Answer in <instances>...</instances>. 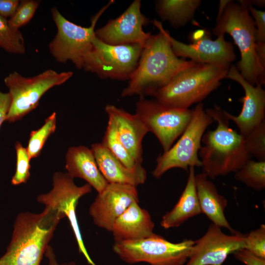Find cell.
<instances>
[{"label":"cell","mask_w":265,"mask_h":265,"mask_svg":"<svg viewBox=\"0 0 265 265\" xmlns=\"http://www.w3.org/2000/svg\"><path fill=\"white\" fill-rule=\"evenodd\" d=\"M221 228L210 225L206 233L194 241L186 265H222L230 254L244 248L245 234L236 231L227 235Z\"/></svg>","instance_id":"15"},{"label":"cell","mask_w":265,"mask_h":265,"mask_svg":"<svg viewBox=\"0 0 265 265\" xmlns=\"http://www.w3.org/2000/svg\"><path fill=\"white\" fill-rule=\"evenodd\" d=\"M235 258L246 265H265V259L259 257L244 248L233 253Z\"/></svg>","instance_id":"34"},{"label":"cell","mask_w":265,"mask_h":265,"mask_svg":"<svg viewBox=\"0 0 265 265\" xmlns=\"http://www.w3.org/2000/svg\"><path fill=\"white\" fill-rule=\"evenodd\" d=\"M91 150L100 172L108 183L125 184L137 187L145 182L147 172L142 164L133 168L127 167L102 143L93 144Z\"/></svg>","instance_id":"19"},{"label":"cell","mask_w":265,"mask_h":265,"mask_svg":"<svg viewBox=\"0 0 265 265\" xmlns=\"http://www.w3.org/2000/svg\"><path fill=\"white\" fill-rule=\"evenodd\" d=\"M65 168L72 178L83 179L98 193L102 192L108 183L100 172L91 149L87 147L69 148L66 154Z\"/></svg>","instance_id":"21"},{"label":"cell","mask_w":265,"mask_h":265,"mask_svg":"<svg viewBox=\"0 0 265 265\" xmlns=\"http://www.w3.org/2000/svg\"><path fill=\"white\" fill-rule=\"evenodd\" d=\"M39 4L40 1L37 0L20 1L15 14L8 20L9 26L15 29H19L26 25L33 17Z\"/></svg>","instance_id":"31"},{"label":"cell","mask_w":265,"mask_h":265,"mask_svg":"<svg viewBox=\"0 0 265 265\" xmlns=\"http://www.w3.org/2000/svg\"><path fill=\"white\" fill-rule=\"evenodd\" d=\"M230 0H220L219 1V10L217 18L218 19L221 15L222 13L224 11L227 4L230 2Z\"/></svg>","instance_id":"39"},{"label":"cell","mask_w":265,"mask_h":265,"mask_svg":"<svg viewBox=\"0 0 265 265\" xmlns=\"http://www.w3.org/2000/svg\"><path fill=\"white\" fill-rule=\"evenodd\" d=\"M192 110L191 120L179 139L157 159L156 166L152 171L155 178H159L174 168L187 171L190 167H202L198 156L202 138L206 129L214 121L206 113L202 103Z\"/></svg>","instance_id":"9"},{"label":"cell","mask_w":265,"mask_h":265,"mask_svg":"<svg viewBox=\"0 0 265 265\" xmlns=\"http://www.w3.org/2000/svg\"><path fill=\"white\" fill-rule=\"evenodd\" d=\"M201 3L200 0H160L157 1L156 7L161 19L177 28L193 19Z\"/></svg>","instance_id":"24"},{"label":"cell","mask_w":265,"mask_h":265,"mask_svg":"<svg viewBox=\"0 0 265 265\" xmlns=\"http://www.w3.org/2000/svg\"><path fill=\"white\" fill-rule=\"evenodd\" d=\"M105 111L121 143L133 158L142 163V142L149 132L143 122L136 114H131L114 105H107Z\"/></svg>","instance_id":"18"},{"label":"cell","mask_w":265,"mask_h":265,"mask_svg":"<svg viewBox=\"0 0 265 265\" xmlns=\"http://www.w3.org/2000/svg\"><path fill=\"white\" fill-rule=\"evenodd\" d=\"M56 123V113L54 112L45 119L41 128L31 132L26 147L31 159L40 155L48 138L55 132Z\"/></svg>","instance_id":"26"},{"label":"cell","mask_w":265,"mask_h":265,"mask_svg":"<svg viewBox=\"0 0 265 265\" xmlns=\"http://www.w3.org/2000/svg\"><path fill=\"white\" fill-rule=\"evenodd\" d=\"M11 103V98L9 93L0 91V128L3 122L6 120Z\"/></svg>","instance_id":"36"},{"label":"cell","mask_w":265,"mask_h":265,"mask_svg":"<svg viewBox=\"0 0 265 265\" xmlns=\"http://www.w3.org/2000/svg\"><path fill=\"white\" fill-rule=\"evenodd\" d=\"M44 255L48 259V265H77L73 262L59 264L56 259L53 248L50 245L47 246Z\"/></svg>","instance_id":"37"},{"label":"cell","mask_w":265,"mask_h":265,"mask_svg":"<svg viewBox=\"0 0 265 265\" xmlns=\"http://www.w3.org/2000/svg\"><path fill=\"white\" fill-rule=\"evenodd\" d=\"M225 78L238 82L244 91V96L239 99L243 104L239 115L234 116L225 110L224 112L229 120L236 124L239 133L245 137L265 120V91L261 84L253 86L245 80L235 66L229 69Z\"/></svg>","instance_id":"17"},{"label":"cell","mask_w":265,"mask_h":265,"mask_svg":"<svg viewBox=\"0 0 265 265\" xmlns=\"http://www.w3.org/2000/svg\"><path fill=\"white\" fill-rule=\"evenodd\" d=\"M117 159L126 166L133 168L141 163H138L131 156L119 140L113 125L108 121L105 134L101 142Z\"/></svg>","instance_id":"27"},{"label":"cell","mask_w":265,"mask_h":265,"mask_svg":"<svg viewBox=\"0 0 265 265\" xmlns=\"http://www.w3.org/2000/svg\"><path fill=\"white\" fill-rule=\"evenodd\" d=\"M142 49L137 44L109 45L95 36L82 69L103 79L129 80L137 66Z\"/></svg>","instance_id":"10"},{"label":"cell","mask_w":265,"mask_h":265,"mask_svg":"<svg viewBox=\"0 0 265 265\" xmlns=\"http://www.w3.org/2000/svg\"><path fill=\"white\" fill-rule=\"evenodd\" d=\"M18 0H0V16L7 19L15 14L20 3Z\"/></svg>","instance_id":"35"},{"label":"cell","mask_w":265,"mask_h":265,"mask_svg":"<svg viewBox=\"0 0 265 265\" xmlns=\"http://www.w3.org/2000/svg\"><path fill=\"white\" fill-rule=\"evenodd\" d=\"M247 6L254 19V22L256 29V41L265 43V12L255 9L252 5Z\"/></svg>","instance_id":"33"},{"label":"cell","mask_w":265,"mask_h":265,"mask_svg":"<svg viewBox=\"0 0 265 265\" xmlns=\"http://www.w3.org/2000/svg\"><path fill=\"white\" fill-rule=\"evenodd\" d=\"M229 69L228 66L197 63L178 73L153 96L165 105L188 109L215 90Z\"/></svg>","instance_id":"5"},{"label":"cell","mask_w":265,"mask_h":265,"mask_svg":"<svg viewBox=\"0 0 265 265\" xmlns=\"http://www.w3.org/2000/svg\"><path fill=\"white\" fill-rule=\"evenodd\" d=\"M235 178L253 189L263 190L265 188V161L250 159L235 173Z\"/></svg>","instance_id":"25"},{"label":"cell","mask_w":265,"mask_h":265,"mask_svg":"<svg viewBox=\"0 0 265 265\" xmlns=\"http://www.w3.org/2000/svg\"><path fill=\"white\" fill-rule=\"evenodd\" d=\"M0 47L10 53L22 54L26 52L25 41L21 32L12 28L8 20L0 16Z\"/></svg>","instance_id":"28"},{"label":"cell","mask_w":265,"mask_h":265,"mask_svg":"<svg viewBox=\"0 0 265 265\" xmlns=\"http://www.w3.org/2000/svg\"><path fill=\"white\" fill-rule=\"evenodd\" d=\"M149 132L157 137L163 152L169 150L188 125L192 110L165 105L156 100L140 97L136 112Z\"/></svg>","instance_id":"11"},{"label":"cell","mask_w":265,"mask_h":265,"mask_svg":"<svg viewBox=\"0 0 265 265\" xmlns=\"http://www.w3.org/2000/svg\"><path fill=\"white\" fill-rule=\"evenodd\" d=\"M168 37L178 57H187L199 63L228 66L236 58L232 43L225 40L224 35L213 40L207 30L199 29L191 34L192 43L189 44L176 40L169 33Z\"/></svg>","instance_id":"13"},{"label":"cell","mask_w":265,"mask_h":265,"mask_svg":"<svg viewBox=\"0 0 265 265\" xmlns=\"http://www.w3.org/2000/svg\"><path fill=\"white\" fill-rule=\"evenodd\" d=\"M256 52L260 63L265 68V43L256 41Z\"/></svg>","instance_id":"38"},{"label":"cell","mask_w":265,"mask_h":265,"mask_svg":"<svg viewBox=\"0 0 265 265\" xmlns=\"http://www.w3.org/2000/svg\"><path fill=\"white\" fill-rule=\"evenodd\" d=\"M152 22L159 32L151 35L143 48L137 66L121 92L123 97L153 96L178 73L197 63L178 57L172 49L168 32L161 22Z\"/></svg>","instance_id":"1"},{"label":"cell","mask_w":265,"mask_h":265,"mask_svg":"<svg viewBox=\"0 0 265 265\" xmlns=\"http://www.w3.org/2000/svg\"><path fill=\"white\" fill-rule=\"evenodd\" d=\"M244 148L259 161H265V120L244 137Z\"/></svg>","instance_id":"29"},{"label":"cell","mask_w":265,"mask_h":265,"mask_svg":"<svg viewBox=\"0 0 265 265\" xmlns=\"http://www.w3.org/2000/svg\"><path fill=\"white\" fill-rule=\"evenodd\" d=\"M194 243L191 239L173 243L154 233L140 239L115 241L112 250L129 264L145 262L150 265H184Z\"/></svg>","instance_id":"6"},{"label":"cell","mask_w":265,"mask_h":265,"mask_svg":"<svg viewBox=\"0 0 265 265\" xmlns=\"http://www.w3.org/2000/svg\"><path fill=\"white\" fill-rule=\"evenodd\" d=\"M154 227L149 212L135 202L115 221L111 232L115 241L134 240L151 236Z\"/></svg>","instance_id":"20"},{"label":"cell","mask_w":265,"mask_h":265,"mask_svg":"<svg viewBox=\"0 0 265 265\" xmlns=\"http://www.w3.org/2000/svg\"><path fill=\"white\" fill-rule=\"evenodd\" d=\"M135 202H139L136 186L108 183L90 205L89 214L96 226L111 232L115 221Z\"/></svg>","instance_id":"16"},{"label":"cell","mask_w":265,"mask_h":265,"mask_svg":"<svg viewBox=\"0 0 265 265\" xmlns=\"http://www.w3.org/2000/svg\"><path fill=\"white\" fill-rule=\"evenodd\" d=\"M206 112L217 125L214 130L204 133L202 138L204 145L198 152L202 173L211 179L236 173L251 159L244 148V137L229 127V119L218 106Z\"/></svg>","instance_id":"3"},{"label":"cell","mask_w":265,"mask_h":265,"mask_svg":"<svg viewBox=\"0 0 265 265\" xmlns=\"http://www.w3.org/2000/svg\"><path fill=\"white\" fill-rule=\"evenodd\" d=\"M244 248L253 254L265 259V225L262 224L257 229L245 235Z\"/></svg>","instance_id":"32"},{"label":"cell","mask_w":265,"mask_h":265,"mask_svg":"<svg viewBox=\"0 0 265 265\" xmlns=\"http://www.w3.org/2000/svg\"><path fill=\"white\" fill-rule=\"evenodd\" d=\"M64 217L59 210L49 206L39 213H20L0 265H40L57 225Z\"/></svg>","instance_id":"2"},{"label":"cell","mask_w":265,"mask_h":265,"mask_svg":"<svg viewBox=\"0 0 265 265\" xmlns=\"http://www.w3.org/2000/svg\"><path fill=\"white\" fill-rule=\"evenodd\" d=\"M16 153V168L12 178L11 184L14 186L26 183L30 176V159L26 148L21 142L17 141L15 144Z\"/></svg>","instance_id":"30"},{"label":"cell","mask_w":265,"mask_h":265,"mask_svg":"<svg viewBox=\"0 0 265 265\" xmlns=\"http://www.w3.org/2000/svg\"><path fill=\"white\" fill-rule=\"evenodd\" d=\"M230 0L218 19L212 29L218 36L227 33L238 47L241 59L238 70L243 78L253 86L265 84V68L256 52V29L246 5Z\"/></svg>","instance_id":"4"},{"label":"cell","mask_w":265,"mask_h":265,"mask_svg":"<svg viewBox=\"0 0 265 265\" xmlns=\"http://www.w3.org/2000/svg\"><path fill=\"white\" fill-rule=\"evenodd\" d=\"M114 1L110 0L98 11L92 18L89 27H83L68 20L55 7L51 9L57 33L49 44V48L56 61L65 63L71 61L77 68L82 69L84 59L92 48L96 23Z\"/></svg>","instance_id":"7"},{"label":"cell","mask_w":265,"mask_h":265,"mask_svg":"<svg viewBox=\"0 0 265 265\" xmlns=\"http://www.w3.org/2000/svg\"><path fill=\"white\" fill-rule=\"evenodd\" d=\"M53 188L48 193L41 194L37 201L45 206L51 207L61 212L67 217L73 231L79 252L82 254L90 265H96L84 245L76 215V208L79 199L91 192L92 186L88 184L77 186L67 173L56 172L53 177Z\"/></svg>","instance_id":"12"},{"label":"cell","mask_w":265,"mask_h":265,"mask_svg":"<svg viewBox=\"0 0 265 265\" xmlns=\"http://www.w3.org/2000/svg\"><path fill=\"white\" fill-rule=\"evenodd\" d=\"M194 167L188 169L186 186L178 201L162 217L160 225L165 229L178 227L201 213L195 186Z\"/></svg>","instance_id":"23"},{"label":"cell","mask_w":265,"mask_h":265,"mask_svg":"<svg viewBox=\"0 0 265 265\" xmlns=\"http://www.w3.org/2000/svg\"><path fill=\"white\" fill-rule=\"evenodd\" d=\"M204 173L195 175V186L201 213L205 214L214 225L233 230L226 219L224 211L228 200L218 191L215 185Z\"/></svg>","instance_id":"22"},{"label":"cell","mask_w":265,"mask_h":265,"mask_svg":"<svg viewBox=\"0 0 265 265\" xmlns=\"http://www.w3.org/2000/svg\"><path fill=\"white\" fill-rule=\"evenodd\" d=\"M149 20L141 12V0H134L117 18L111 19L96 30V37L111 45L137 44L143 48L152 35L143 26Z\"/></svg>","instance_id":"14"},{"label":"cell","mask_w":265,"mask_h":265,"mask_svg":"<svg viewBox=\"0 0 265 265\" xmlns=\"http://www.w3.org/2000/svg\"><path fill=\"white\" fill-rule=\"evenodd\" d=\"M73 75L71 71L58 73L48 69L31 77L14 71L4 79L11 103L6 120L13 123L23 118L39 105L42 96L51 88L61 85Z\"/></svg>","instance_id":"8"}]
</instances>
